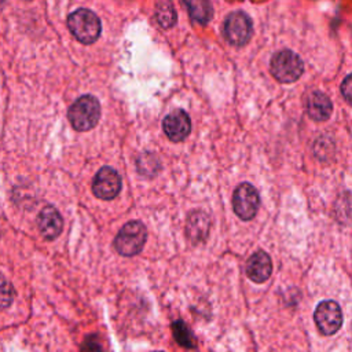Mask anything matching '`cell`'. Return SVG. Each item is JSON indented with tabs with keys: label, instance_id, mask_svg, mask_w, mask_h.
Listing matches in <instances>:
<instances>
[{
	"label": "cell",
	"instance_id": "6da1fadb",
	"mask_svg": "<svg viewBox=\"0 0 352 352\" xmlns=\"http://www.w3.org/2000/svg\"><path fill=\"white\" fill-rule=\"evenodd\" d=\"M67 26L72 34L82 44H91L96 41L102 30L98 15L87 8H78L72 12L67 18Z\"/></svg>",
	"mask_w": 352,
	"mask_h": 352
},
{
	"label": "cell",
	"instance_id": "7a4b0ae2",
	"mask_svg": "<svg viewBox=\"0 0 352 352\" xmlns=\"http://www.w3.org/2000/svg\"><path fill=\"white\" fill-rule=\"evenodd\" d=\"M67 117L76 131H88L100 117V104L95 96L82 95L70 106Z\"/></svg>",
	"mask_w": 352,
	"mask_h": 352
},
{
	"label": "cell",
	"instance_id": "3957f363",
	"mask_svg": "<svg viewBox=\"0 0 352 352\" xmlns=\"http://www.w3.org/2000/svg\"><path fill=\"white\" fill-rule=\"evenodd\" d=\"M147 239V230L143 223L133 220L126 223L114 239V248L121 256L138 254Z\"/></svg>",
	"mask_w": 352,
	"mask_h": 352
},
{
	"label": "cell",
	"instance_id": "277c9868",
	"mask_svg": "<svg viewBox=\"0 0 352 352\" xmlns=\"http://www.w3.org/2000/svg\"><path fill=\"white\" fill-rule=\"evenodd\" d=\"M271 73L279 82H293L304 72V63L294 51L280 50L271 58Z\"/></svg>",
	"mask_w": 352,
	"mask_h": 352
},
{
	"label": "cell",
	"instance_id": "5b68a950",
	"mask_svg": "<svg viewBox=\"0 0 352 352\" xmlns=\"http://www.w3.org/2000/svg\"><path fill=\"white\" fill-rule=\"evenodd\" d=\"M224 37L232 45L241 47L246 44L253 33V23L250 16L243 11L231 12L224 21Z\"/></svg>",
	"mask_w": 352,
	"mask_h": 352
},
{
	"label": "cell",
	"instance_id": "8992f818",
	"mask_svg": "<svg viewBox=\"0 0 352 352\" xmlns=\"http://www.w3.org/2000/svg\"><path fill=\"white\" fill-rule=\"evenodd\" d=\"M260 206V195L250 183L239 184L232 194V208L235 214L242 220H252Z\"/></svg>",
	"mask_w": 352,
	"mask_h": 352
},
{
	"label": "cell",
	"instance_id": "52a82bcc",
	"mask_svg": "<svg viewBox=\"0 0 352 352\" xmlns=\"http://www.w3.org/2000/svg\"><path fill=\"white\" fill-rule=\"evenodd\" d=\"M314 319L323 336H331L336 334L342 324V312L336 301L324 300L318 304Z\"/></svg>",
	"mask_w": 352,
	"mask_h": 352
},
{
	"label": "cell",
	"instance_id": "ba28073f",
	"mask_svg": "<svg viewBox=\"0 0 352 352\" xmlns=\"http://www.w3.org/2000/svg\"><path fill=\"white\" fill-rule=\"evenodd\" d=\"M121 190V177L110 166H103L98 170L92 182V191L100 199H113Z\"/></svg>",
	"mask_w": 352,
	"mask_h": 352
},
{
	"label": "cell",
	"instance_id": "9c48e42d",
	"mask_svg": "<svg viewBox=\"0 0 352 352\" xmlns=\"http://www.w3.org/2000/svg\"><path fill=\"white\" fill-rule=\"evenodd\" d=\"M162 128L172 142H182L191 132V121L184 110H175L164 118Z\"/></svg>",
	"mask_w": 352,
	"mask_h": 352
},
{
	"label": "cell",
	"instance_id": "30bf717a",
	"mask_svg": "<svg viewBox=\"0 0 352 352\" xmlns=\"http://www.w3.org/2000/svg\"><path fill=\"white\" fill-rule=\"evenodd\" d=\"M271 272H272V261L265 252L258 250L249 257L246 263V274L253 282L256 283L265 282L270 278Z\"/></svg>",
	"mask_w": 352,
	"mask_h": 352
},
{
	"label": "cell",
	"instance_id": "8fae6325",
	"mask_svg": "<svg viewBox=\"0 0 352 352\" xmlns=\"http://www.w3.org/2000/svg\"><path fill=\"white\" fill-rule=\"evenodd\" d=\"M38 230L45 239H55L62 231V217L54 206H45L37 219Z\"/></svg>",
	"mask_w": 352,
	"mask_h": 352
},
{
	"label": "cell",
	"instance_id": "7c38bea8",
	"mask_svg": "<svg viewBox=\"0 0 352 352\" xmlns=\"http://www.w3.org/2000/svg\"><path fill=\"white\" fill-rule=\"evenodd\" d=\"M333 103L329 96L320 91H314L307 98V113L315 121H326L330 118Z\"/></svg>",
	"mask_w": 352,
	"mask_h": 352
},
{
	"label": "cell",
	"instance_id": "4fadbf2b",
	"mask_svg": "<svg viewBox=\"0 0 352 352\" xmlns=\"http://www.w3.org/2000/svg\"><path fill=\"white\" fill-rule=\"evenodd\" d=\"M209 217L206 213L201 210H195L190 214L188 221H187V235L188 238L197 243L201 242L206 238L208 231H209Z\"/></svg>",
	"mask_w": 352,
	"mask_h": 352
},
{
	"label": "cell",
	"instance_id": "5bb4252c",
	"mask_svg": "<svg viewBox=\"0 0 352 352\" xmlns=\"http://www.w3.org/2000/svg\"><path fill=\"white\" fill-rule=\"evenodd\" d=\"M190 16L201 23V25H206L212 16H213V7L210 0H183Z\"/></svg>",
	"mask_w": 352,
	"mask_h": 352
},
{
	"label": "cell",
	"instance_id": "9a60e30c",
	"mask_svg": "<svg viewBox=\"0 0 352 352\" xmlns=\"http://www.w3.org/2000/svg\"><path fill=\"white\" fill-rule=\"evenodd\" d=\"M155 19L164 29H169L176 23L177 15L170 0H160L155 7Z\"/></svg>",
	"mask_w": 352,
	"mask_h": 352
},
{
	"label": "cell",
	"instance_id": "2e32d148",
	"mask_svg": "<svg viewBox=\"0 0 352 352\" xmlns=\"http://www.w3.org/2000/svg\"><path fill=\"white\" fill-rule=\"evenodd\" d=\"M172 331H173V337L179 345H182L184 348H195L197 346L195 337H194L192 331L183 320H175L172 323Z\"/></svg>",
	"mask_w": 352,
	"mask_h": 352
},
{
	"label": "cell",
	"instance_id": "e0dca14e",
	"mask_svg": "<svg viewBox=\"0 0 352 352\" xmlns=\"http://www.w3.org/2000/svg\"><path fill=\"white\" fill-rule=\"evenodd\" d=\"M138 170L144 176H154L158 172V160L151 153H144L140 155V158L136 161Z\"/></svg>",
	"mask_w": 352,
	"mask_h": 352
},
{
	"label": "cell",
	"instance_id": "ac0fdd59",
	"mask_svg": "<svg viewBox=\"0 0 352 352\" xmlns=\"http://www.w3.org/2000/svg\"><path fill=\"white\" fill-rule=\"evenodd\" d=\"M14 300L12 285L0 275V308H7Z\"/></svg>",
	"mask_w": 352,
	"mask_h": 352
},
{
	"label": "cell",
	"instance_id": "d6986e66",
	"mask_svg": "<svg viewBox=\"0 0 352 352\" xmlns=\"http://www.w3.org/2000/svg\"><path fill=\"white\" fill-rule=\"evenodd\" d=\"M340 89H341V94H342L344 99H345L349 104H352V73L348 74V76L344 78V81L341 82Z\"/></svg>",
	"mask_w": 352,
	"mask_h": 352
},
{
	"label": "cell",
	"instance_id": "ffe728a7",
	"mask_svg": "<svg viewBox=\"0 0 352 352\" xmlns=\"http://www.w3.org/2000/svg\"><path fill=\"white\" fill-rule=\"evenodd\" d=\"M81 349H85V351H94V349H102V345L100 344H98L96 341H91V337H88L87 340H85V342L81 345Z\"/></svg>",
	"mask_w": 352,
	"mask_h": 352
},
{
	"label": "cell",
	"instance_id": "44dd1931",
	"mask_svg": "<svg viewBox=\"0 0 352 352\" xmlns=\"http://www.w3.org/2000/svg\"><path fill=\"white\" fill-rule=\"evenodd\" d=\"M6 1H7V0H0V8H3V6L6 4Z\"/></svg>",
	"mask_w": 352,
	"mask_h": 352
}]
</instances>
